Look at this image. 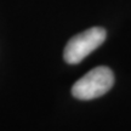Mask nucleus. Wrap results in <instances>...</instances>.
<instances>
[{
	"instance_id": "obj_2",
	"label": "nucleus",
	"mask_w": 131,
	"mask_h": 131,
	"mask_svg": "<svg viewBox=\"0 0 131 131\" xmlns=\"http://www.w3.org/2000/svg\"><path fill=\"white\" fill-rule=\"evenodd\" d=\"M107 33L101 27H94L75 35L67 42L63 52L64 61L69 64H77L101 46L106 40Z\"/></svg>"
},
{
	"instance_id": "obj_1",
	"label": "nucleus",
	"mask_w": 131,
	"mask_h": 131,
	"mask_svg": "<svg viewBox=\"0 0 131 131\" xmlns=\"http://www.w3.org/2000/svg\"><path fill=\"white\" fill-rule=\"evenodd\" d=\"M114 84L113 72L107 67H96L75 81L72 88V95L78 100L89 101L104 95Z\"/></svg>"
}]
</instances>
